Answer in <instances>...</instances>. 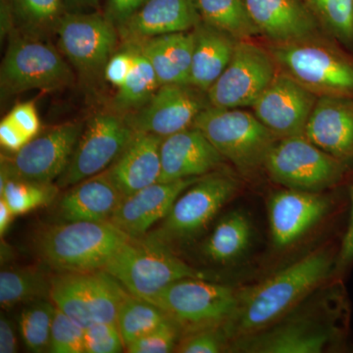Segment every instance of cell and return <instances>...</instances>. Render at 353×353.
Listing matches in <instances>:
<instances>
[{"label":"cell","mask_w":353,"mask_h":353,"mask_svg":"<svg viewBox=\"0 0 353 353\" xmlns=\"http://www.w3.org/2000/svg\"><path fill=\"white\" fill-rule=\"evenodd\" d=\"M13 217H15V215L13 214L12 211L7 205L6 201L2 199H0V234H1V236L6 234L11 222H12Z\"/></svg>","instance_id":"obj_47"},{"label":"cell","mask_w":353,"mask_h":353,"mask_svg":"<svg viewBox=\"0 0 353 353\" xmlns=\"http://www.w3.org/2000/svg\"><path fill=\"white\" fill-rule=\"evenodd\" d=\"M259 34L272 43L315 39L320 25L304 0H245Z\"/></svg>","instance_id":"obj_21"},{"label":"cell","mask_w":353,"mask_h":353,"mask_svg":"<svg viewBox=\"0 0 353 353\" xmlns=\"http://www.w3.org/2000/svg\"><path fill=\"white\" fill-rule=\"evenodd\" d=\"M169 318L155 304L127 292L118 307L116 325L127 347L132 341L158 328Z\"/></svg>","instance_id":"obj_33"},{"label":"cell","mask_w":353,"mask_h":353,"mask_svg":"<svg viewBox=\"0 0 353 353\" xmlns=\"http://www.w3.org/2000/svg\"><path fill=\"white\" fill-rule=\"evenodd\" d=\"M194 0H146L126 24L118 29L124 43L192 31L199 22Z\"/></svg>","instance_id":"obj_23"},{"label":"cell","mask_w":353,"mask_h":353,"mask_svg":"<svg viewBox=\"0 0 353 353\" xmlns=\"http://www.w3.org/2000/svg\"><path fill=\"white\" fill-rule=\"evenodd\" d=\"M159 182L202 176L216 171L225 158L196 128L163 139Z\"/></svg>","instance_id":"obj_20"},{"label":"cell","mask_w":353,"mask_h":353,"mask_svg":"<svg viewBox=\"0 0 353 353\" xmlns=\"http://www.w3.org/2000/svg\"><path fill=\"white\" fill-rule=\"evenodd\" d=\"M68 12L65 0H1L2 30L46 39Z\"/></svg>","instance_id":"obj_28"},{"label":"cell","mask_w":353,"mask_h":353,"mask_svg":"<svg viewBox=\"0 0 353 353\" xmlns=\"http://www.w3.org/2000/svg\"><path fill=\"white\" fill-rule=\"evenodd\" d=\"M123 197L104 171L72 185L58 203V214L65 222H105Z\"/></svg>","instance_id":"obj_25"},{"label":"cell","mask_w":353,"mask_h":353,"mask_svg":"<svg viewBox=\"0 0 353 353\" xmlns=\"http://www.w3.org/2000/svg\"><path fill=\"white\" fill-rule=\"evenodd\" d=\"M136 132L123 114L116 111L95 114L83 126L68 167L58 178V187H72L105 171Z\"/></svg>","instance_id":"obj_12"},{"label":"cell","mask_w":353,"mask_h":353,"mask_svg":"<svg viewBox=\"0 0 353 353\" xmlns=\"http://www.w3.org/2000/svg\"><path fill=\"white\" fill-rule=\"evenodd\" d=\"M201 19L236 39L259 34L250 17L245 0H194Z\"/></svg>","instance_id":"obj_32"},{"label":"cell","mask_w":353,"mask_h":353,"mask_svg":"<svg viewBox=\"0 0 353 353\" xmlns=\"http://www.w3.org/2000/svg\"><path fill=\"white\" fill-rule=\"evenodd\" d=\"M63 57L44 39L16 32L0 70L2 94L68 87L74 74Z\"/></svg>","instance_id":"obj_7"},{"label":"cell","mask_w":353,"mask_h":353,"mask_svg":"<svg viewBox=\"0 0 353 353\" xmlns=\"http://www.w3.org/2000/svg\"><path fill=\"white\" fill-rule=\"evenodd\" d=\"M238 180L223 172L202 176L176 199L161 226L150 236L168 243L192 238L238 192Z\"/></svg>","instance_id":"obj_11"},{"label":"cell","mask_w":353,"mask_h":353,"mask_svg":"<svg viewBox=\"0 0 353 353\" xmlns=\"http://www.w3.org/2000/svg\"><path fill=\"white\" fill-rule=\"evenodd\" d=\"M318 97L292 77L278 71L252 108L260 122L279 139L303 136Z\"/></svg>","instance_id":"obj_17"},{"label":"cell","mask_w":353,"mask_h":353,"mask_svg":"<svg viewBox=\"0 0 353 353\" xmlns=\"http://www.w3.org/2000/svg\"><path fill=\"white\" fill-rule=\"evenodd\" d=\"M85 353H118L125 345L115 323H94L85 329Z\"/></svg>","instance_id":"obj_40"},{"label":"cell","mask_w":353,"mask_h":353,"mask_svg":"<svg viewBox=\"0 0 353 353\" xmlns=\"http://www.w3.org/2000/svg\"><path fill=\"white\" fill-rule=\"evenodd\" d=\"M51 281L44 272L32 267L2 270L0 273V304L10 309L50 297Z\"/></svg>","instance_id":"obj_31"},{"label":"cell","mask_w":353,"mask_h":353,"mask_svg":"<svg viewBox=\"0 0 353 353\" xmlns=\"http://www.w3.org/2000/svg\"><path fill=\"white\" fill-rule=\"evenodd\" d=\"M58 189L59 187L52 183H37L14 178L1 166L0 196L15 216L48 205L57 197Z\"/></svg>","instance_id":"obj_34"},{"label":"cell","mask_w":353,"mask_h":353,"mask_svg":"<svg viewBox=\"0 0 353 353\" xmlns=\"http://www.w3.org/2000/svg\"><path fill=\"white\" fill-rule=\"evenodd\" d=\"M352 209H350V222L347 232L343 236L340 252L336 255V271L343 272L353 263V183L348 189Z\"/></svg>","instance_id":"obj_45"},{"label":"cell","mask_w":353,"mask_h":353,"mask_svg":"<svg viewBox=\"0 0 353 353\" xmlns=\"http://www.w3.org/2000/svg\"><path fill=\"white\" fill-rule=\"evenodd\" d=\"M126 294L104 270L66 272L51 281V301L83 329L94 323L116 324L118 307Z\"/></svg>","instance_id":"obj_10"},{"label":"cell","mask_w":353,"mask_h":353,"mask_svg":"<svg viewBox=\"0 0 353 353\" xmlns=\"http://www.w3.org/2000/svg\"><path fill=\"white\" fill-rule=\"evenodd\" d=\"M103 270L129 294L148 301L176 281L210 280L208 274L179 259L168 243L152 236L130 239Z\"/></svg>","instance_id":"obj_4"},{"label":"cell","mask_w":353,"mask_h":353,"mask_svg":"<svg viewBox=\"0 0 353 353\" xmlns=\"http://www.w3.org/2000/svg\"><path fill=\"white\" fill-rule=\"evenodd\" d=\"M194 127L243 174L264 167L271 148L280 139L254 113L241 108L210 105L199 114Z\"/></svg>","instance_id":"obj_5"},{"label":"cell","mask_w":353,"mask_h":353,"mask_svg":"<svg viewBox=\"0 0 353 353\" xmlns=\"http://www.w3.org/2000/svg\"><path fill=\"white\" fill-rule=\"evenodd\" d=\"M278 70L317 97L353 99V60L315 39L272 43Z\"/></svg>","instance_id":"obj_6"},{"label":"cell","mask_w":353,"mask_h":353,"mask_svg":"<svg viewBox=\"0 0 353 353\" xmlns=\"http://www.w3.org/2000/svg\"><path fill=\"white\" fill-rule=\"evenodd\" d=\"M131 44L134 46V64L124 85L118 88L112 103L114 111L123 115L141 108L160 87L150 60L136 43Z\"/></svg>","instance_id":"obj_30"},{"label":"cell","mask_w":353,"mask_h":353,"mask_svg":"<svg viewBox=\"0 0 353 353\" xmlns=\"http://www.w3.org/2000/svg\"><path fill=\"white\" fill-rule=\"evenodd\" d=\"M7 116L32 139L38 136L41 130V121L36 105L32 102L17 104Z\"/></svg>","instance_id":"obj_42"},{"label":"cell","mask_w":353,"mask_h":353,"mask_svg":"<svg viewBox=\"0 0 353 353\" xmlns=\"http://www.w3.org/2000/svg\"><path fill=\"white\" fill-rule=\"evenodd\" d=\"M331 201L316 192L287 189L272 194L269 221L274 245L294 243L326 215Z\"/></svg>","instance_id":"obj_19"},{"label":"cell","mask_w":353,"mask_h":353,"mask_svg":"<svg viewBox=\"0 0 353 353\" xmlns=\"http://www.w3.org/2000/svg\"><path fill=\"white\" fill-rule=\"evenodd\" d=\"M192 32L194 46L190 85L208 92L231 62L240 39L202 20Z\"/></svg>","instance_id":"obj_26"},{"label":"cell","mask_w":353,"mask_h":353,"mask_svg":"<svg viewBox=\"0 0 353 353\" xmlns=\"http://www.w3.org/2000/svg\"><path fill=\"white\" fill-rule=\"evenodd\" d=\"M163 139L157 134L137 132L119 157L106 169L109 179L123 196H131L159 182L160 148Z\"/></svg>","instance_id":"obj_24"},{"label":"cell","mask_w":353,"mask_h":353,"mask_svg":"<svg viewBox=\"0 0 353 353\" xmlns=\"http://www.w3.org/2000/svg\"><path fill=\"white\" fill-rule=\"evenodd\" d=\"M83 130V125L79 122L53 128L43 136L31 139L12 157H2L1 166L14 178L52 183L68 167Z\"/></svg>","instance_id":"obj_16"},{"label":"cell","mask_w":353,"mask_h":353,"mask_svg":"<svg viewBox=\"0 0 353 353\" xmlns=\"http://www.w3.org/2000/svg\"><path fill=\"white\" fill-rule=\"evenodd\" d=\"M57 306L46 299L34 301L19 316L21 336L32 352H43L50 347L51 325Z\"/></svg>","instance_id":"obj_36"},{"label":"cell","mask_w":353,"mask_h":353,"mask_svg":"<svg viewBox=\"0 0 353 353\" xmlns=\"http://www.w3.org/2000/svg\"><path fill=\"white\" fill-rule=\"evenodd\" d=\"M313 145L341 161L353 160V99L319 97L304 130Z\"/></svg>","instance_id":"obj_22"},{"label":"cell","mask_w":353,"mask_h":353,"mask_svg":"<svg viewBox=\"0 0 353 353\" xmlns=\"http://www.w3.org/2000/svg\"><path fill=\"white\" fill-rule=\"evenodd\" d=\"M320 27L341 43L353 44V0H304Z\"/></svg>","instance_id":"obj_35"},{"label":"cell","mask_w":353,"mask_h":353,"mask_svg":"<svg viewBox=\"0 0 353 353\" xmlns=\"http://www.w3.org/2000/svg\"><path fill=\"white\" fill-rule=\"evenodd\" d=\"M134 64V46L131 43H124L117 50L106 64L103 78L108 83L120 88L124 85L128 75Z\"/></svg>","instance_id":"obj_41"},{"label":"cell","mask_w":353,"mask_h":353,"mask_svg":"<svg viewBox=\"0 0 353 353\" xmlns=\"http://www.w3.org/2000/svg\"><path fill=\"white\" fill-rule=\"evenodd\" d=\"M31 138L28 137L8 116H6L0 123V143L2 148L10 152H19Z\"/></svg>","instance_id":"obj_44"},{"label":"cell","mask_w":353,"mask_h":353,"mask_svg":"<svg viewBox=\"0 0 353 353\" xmlns=\"http://www.w3.org/2000/svg\"><path fill=\"white\" fill-rule=\"evenodd\" d=\"M238 290L205 279H183L172 283L150 299L187 333L221 326L233 314Z\"/></svg>","instance_id":"obj_9"},{"label":"cell","mask_w":353,"mask_h":353,"mask_svg":"<svg viewBox=\"0 0 353 353\" xmlns=\"http://www.w3.org/2000/svg\"><path fill=\"white\" fill-rule=\"evenodd\" d=\"M181 327L172 318H169L158 328L141 338L132 341L126 347L131 353H168L174 352L178 345Z\"/></svg>","instance_id":"obj_39"},{"label":"cell","mask_w":353,"mask_h":353,"mask_svg":"<svg viewBox=\"0 0 353 353\" xmlns=\"http://www.w3.org/2000/svg\"><path fill=\"white\" fill-rule=\"evenodd\" d=\"M17 352V338L13 323L1 315L0 318V352L14 353Z\"/></svg>","instance_id":"obj_46"},{"label":"cell","mask_w":353,"mask_h":353,"mask_svg":"<svg viewBox=\"0 0 353 353\" xmlns=\"http://www.w3.org/2000/svg\"><path fill=\"white\" fill-rule=\"evenodd\" d=\"M230 340L224 326L208 327L190 332L179 341L175 350L180 353H219L229 352Z\"/></svg>","instance_id":"obj_38"},{"label":"cell","mask_w":353,"mask_h":353,"mask_svg":"<svg viewBox=\"0 0 353 353\" xmlns=\"http://www.w3.org/2000/svg\"><path fill=\"white\" fill-rule=\"evenodd\" d=\"M136 44L152 63L160 85H190L194 46L192 30L155 37Z\"/></svg>","instance_id":"obj_27"},{"label":"cell","mask_w":353,"mask_h":353,"mask_svg":"<svg viewBox=\"0 0 353 353\" xmlns=\"http://www.w3.org/2000/svg\"><path fill=\"white\" fill-rule=\"evenodd\" d=\"M334 296H333L334 297ZM321 308L296 306L268 328L231 341L229 352L246 353H320L343 336V299Z\"/></svg>","instance_id":"obj_2"},{"label":"cell","mask_w":353,"mask_h":353,"mask_svg":"<svg viewBox=\"0 0 353 353\" xmlns=\"http://www.w3.org/2000/svg\"><path fill=\"white\" fill-rule=\"evenodd\" d=\"M110 221H77L44 230L36 240L41 261L61 273L103 270L130 240Z\"/></svg>","instance_id":"obj_3"},{"label":"cell","mask_w":353,"mask_h":353,"mask_svg":"<svg viewBox=\"0 0 353 353\" xmlns=\"http://www.w3.org/2000/svg\"><path fill=\"white\" fill-rule=\"evenodd\" d=\"M146 0H105L104 15L117 29L126 24Z\"/></svg>","instance_id":"obj_43"},{"label":"cell","mask_w":353,"mask_h":353,"mask_svg":"<svg viewBox=\"0 0 353 353\" xmlns=\"http://www.w3.org/2000/svg\"><path fill=\"white\" fill-rule=\"evenodd\" d=\"M57 34L62 54L88 80L103 76L120 38L117 27L99 13L68 12Z\"/></svg>","instance_id":"obj_13"},{"label":"cell","mask_w":353,"mask_h":353,"mask_svg":"<svg viewBox=\"0 0 353 353\" xmlns=\"http://www.w3.org/2000/svg\"><path fill=\"white\" fill-rule=\"evenodd\" d=\"M85 329L57 307L51 325L50 347L52 353H85Z\"/></svg>","instance_id":"obj_37"},{"label":"cell","mask_w":353,"mask_h":353,"mask_svg":"<svg viewBox=\"0 0 353 353\" xmlns=\"http://www.w3.org/2000/svg\"><path fill=\"white\" fill-rule=\"evenodd\" d=\"M201 178L158 182L123 197L109 221L130 238H143L153 225L168 215L176 199Z\"/></svg>","instance_id":"obj_18"},{"label":"cell","mask_w":353,"mask_h":353,"mask_svg":"<svg viewBox=\"0 0 353 353\" xmlns=\"http://www.w3.org/2000/svg\"><path fill=\"white\" fill-rule=\"evenodd\" d=\"M336 264L329 250H317L261 283L238 290L236 308L223 325L230 340L275 324L324 284Z\"/></svg>","instance_id":"obj_1"},{"label":"cell","mask_w":353,"mask_h":353,"mask_svg":"<svg viewBox=\"0 0 353 353\" xmlns=\"http://www.w3.org/2000/svg\"><path fill=\"white\" fill-rule=\"evenodd\" d=\"M252 239V226L245 215L239 211L230 213L218 223L208 240L203 252L217 263L234 261L248 250Z\"/></svg>","instance_id":"obj_29"},{"label":"cell","mask_w":353,"mask_h":353,"mask_svg":"<svg viewBox=\"0 0 353 353\" xmlns=\"http://www.w3.org/2000/svg\"><path fill=\"white\" fill-rule=\"evenodd\" d=\"M65 2L69 11L76 10L75 12H80V10L85 9L97 8L101 4V0H65Z\"/></svg>","instance_id":"obj_48"},{"label":"cell","mask_w":353,"mask_h":353,"mask_svg":"<svg viewBox=\"0 0 353 353\" xmlns=\"http://www.w3.org/2000/svg\"><path fill=\"white\" fill-rule=\"evenodd\" d=\"M278 71L268 50L248 39L239 41L231 62L209 88L210 105L228 109L252 108Z\"/></svg>","instance_id":"obj_14"},{"label":"cell","mask_w":353,"mask_h":353,"mask_svg":"<svg viewBox=\"0 0 353 353\" xmlns=\"http://www.w3.org/2000/svg\"><path fill=\"white\" fill-rule=\"evenodd\" d=\"M209 106L203 90L190 85H163L141 108L124 116L134 131L166 138L194 127Z\"/></svg>","instance_id":"obj_15"},{"label":"cell","mask_w":353,"mask_h":353,"mask_svg":"<svg viewBox=\"0 0 353 353\" xmlns=\"http://www.w3.org/2000/svg\"><path fill=\"white\" fill-rule=\"evenodd\" d=\"M264 167L274 182L288 189L317 192L340 183L350 165L296 136L279 139Z\"/></svg>","instance_id":"obj_8"}]
</instances>
